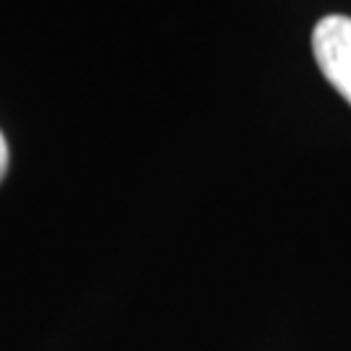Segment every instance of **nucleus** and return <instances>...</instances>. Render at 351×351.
<instances>
[{"instance_id":"1","label":"nucleus","mask_w":351,"mask_h":351,"mask_svg":"<svg viewBox=\"0 0 351 351\" xmlns=\"http://www.w3.org/2000/svg\"><path fill=\"white\" fill-rule=\"evenodd\" d=\"M313 52L328 84L351 104V19L326 16L313 32Z\"/></svg>"},{"instance_id":"2","label":"nucleus","mask_w":351,"mask_h":351,"mask_svg":"<svg viewBox=\"0 0 351 351\" xmlns=\"http://www.w3.org/2000/svg\"><path fill=\"white\" fill-rule=\"evenodd\" d=\"M8 172V143H5V136L0 133V182Z\"/></svg>"}]
</instances>
